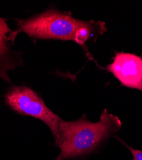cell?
Returning a JSON list of instances; mask_svg holds the SVG:
<instances>
[{"instance_id":"cell-1","label":"cell","mask_w":142,"mask_h":160,"mask_svg":"<svg viewBox=\"0 0 142 160\" xmlns=\"http://www.w3.org/2000/svg\"><path fill=\"white\" fill-rule=\"evenodd\" d=\"M122 126L120 119L106 109L103 110L97 122L90 121L85 115L74 121L63 120L55 140L60 152L54 160H68L92 152L119 131Z\"/></svg>"},{"instance_id":"cell-2","label":"cell","mask_w":142,"mask_h":160,"mask_svg":"<svg viewBox=\"0 0 142 160\" xmlns=\"http://www.w3.org/2000/svg\"><path fill=\"white\" fill-rule=\"evenodd\" d=\"M16 21V29L12 30L8 35L13 44L17 35L22 33L36 40H60L76 42L80 30L88 22L74 18L71 12H61L55 8Z\"/></svg>"},{"instance_id":"cell-3","label":"cell","mask_w":142,"mask_h":160,"mask_svg":"<svg viewBox=\"0 0 142 160\" xmlns=\"http://www.w3.org/2000/svg\"><path fill=\"white\" fill-rule=\"evenodd\" d=\"M5 103L16 112L41 120L50 129L55 140L63 119L51 111L42 99L26 86H12L5 95Z\"/></svg>"},{"instance_id":"cell-4","label":"cell","mask_w":142,"mask_h":160,"mask_svg":"<svg viewBox=\"0 0 142 160\" xmlns=\"http://www.w3.org/2000/svg\"><path fill=\"white\" fill-rule=\"evenodd\" d=\"M106 70L121 85L142 92V57L134 53L117 52Z\"/></svg>"},{"instance_id":"cell-5","label":"cell","mask_w":142,"mask_h":160,"mask_svg":"<svg viewBox=\"0 0 142 160\" xmlns=\"http://www.w3.org/2000/svg\"><path fill=\"white\" fill-rule=\"evenodd\" d=\"M7 20L0 17V80L11 83L9 72L17 68H22L24 60L22 52L16 50L14 44L8 39L12 30L7 24Z\"/></svg>"},{"instance_id":"cell-6","label":"cell","mask_w":142,"mask_h":160,"mask_svg":"<svg viewBox=\"0 0 142 160\" xmlns=\"http://www.w3.org/2000/svg\"><path fill=\"white\" fill-rule=\"evenodd\" d=\"M115 138L117 139V140H119L121 143H122L124 145H125L126 148L130 150V151L131 152V153L133 155V160H142V151L141 150H138V149H135L134 148H132L131 147H130L129 145H127L124 140H122V139H121L119 137H117L115 136L114 137Z\"/></svg>"}]
</instances>
